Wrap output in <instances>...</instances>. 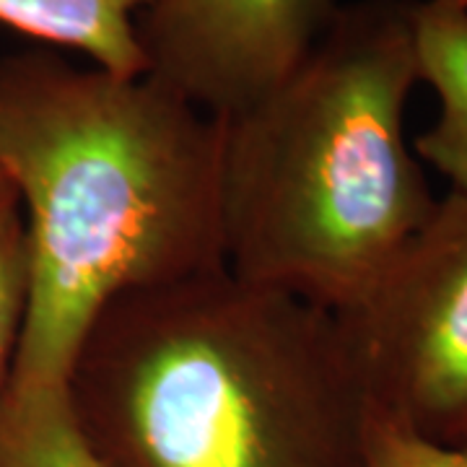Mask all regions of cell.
Listing matches in <instances>:
<instances>
[{
    "mask_svg": "<svg viewBox=\"0 0 467 467\" xmlns=\"http://www.w3.org/2000/svg\"><path fill=\"white\" fill-rule=\"evenodd\" d=\"M0 171L29 242L11 382L66 384L109 301L226 267L221 122L150 73L0 60Z\"/></svg>",
    "mask_w": 467,
    "mask_h": 467,
    "instance_id": "obj_1",
    "label": "cell"
},
{
    "mask_svg": "<svg viewBox=\"0 0 467 467\" xmlns=\"http://www.w3.org/2000/svg\"><path fill=\"white\" fill-rule=\"evenodd\" d=\"M66 392L101 467H361L337 315L226 267L109 301Z\"/></svg>",
    "mask_w": 467,
    "mask_h": 467,
    "instance_id": "obj_2",
    "label": "cell"
},
{
    "mask_svg": "<svg viewBox=\"0 0 467 467\" xmlns=\"http://www.w3.org/2000/svg\"><path fill=\"white\" fill-rule=\"evenodd\" d=\"M413 0L340 5L284 81L221 115L223 265L343 315L436 208L405 135Z\"/></svg>",
    "mask_w": 467,
    "mask_h": 467,
    "instance_id": "obj_3",
    "label": "cell"
},
{
    "mask_svg": "<svg viewBox=\"0 0 467 467\" xmlns=\"http://www.w3.org/2000/svg\"><path fill=\"white\" fill-rule=\"evenodd\" d=\"M337 319L368 402L467 450V195L439 198L382 281Z\"/></svg>",
    "mask_w": 467,
    "mask_h": 467,
    "instance_id": "obj_4",
    "label": "cell"
},
{
    "mask_svg": "<svg viewBox=\"0 0 467 467\" xmlns=\"http://www.w3.org/2000/svg\"><path fill=\"white\" fill-rule=\"evenodd\" d=\"M337 0H153L138 18L150 76L208 115H232L294 70Z\"/></svg>",
    "mask_w": 467,
    "mask_h": 467,
    "instance_id": "obj_5",
    "label": "cell"
},
{
    "mask_svg": "<svg viewBox=\"0 0 467 467\" xmlns=\"http://www.w3.org/2000/svg\"><path fill=\"white\" fill-rule=\"evenodd\" d=\"M413 42L418 81L439 99V115L413 140V150L450 182V192L467 195V8L413 0Z\"/></svg>",
    "mask_w": 467,
    "mask_h": 467,
    "instance_id": "obj_6",
    "label": "cell"
},
{
    "mask_svg": "<svg viewBox=\"0 0 467 467\" xmlns=\"http://www.w3.org/2000/svg\"><path fill=\"white\" fill-rule=\"evenodd\" d=\"M153 0H0V24L57 47L81 52L91 66L143 76L138 18Z\"/></svg>",
    "mask_w": 467,
    "mask_h": 467,
    "instance_id": "obj_7",
    "label": "cell"
},
{
    "mask_svg": "<svg viewBox=\"0 0 467 467\" xmlns=\"http://www.w3.org/2000/svg\"><path fill=\"white\" fill-rule=\"evenodd\" d=\"M0 467H101L66 384H8L0 402Z\"/></svg>",
    "mask_w": 467,
    "mask_h": 467,
    "instance_id": "obj_8",
    "label": "cell"
},
{
    "mask_svg": "<svg viewBox=\"0 0 467 467\" xmlns=\"http://www.w3.org/2000/svg\"><path fill=\"white\" fill-rule=\"evenodd\" d=\"M29 299V242L21 208L0 211V402L14 377Z\"/></svg>",
    "mask_w": 467,
    "mask_h": 467,
    "instance_id": "obj_9",
    "label": "cell"
},
{
    "mask_svg": "<svg viewBox=\"0 0 467 467\" xmlns=\"http://www.w3.org/2000/svg\"><path fill=\"white\" fill-rule=\"evenodd\" d=\"M361 467H467V450L431 441L368 402Z\"/></svg>",
    "mask_w": 467,
    "mask_h": 467,
    "instance_id": "obj_10",
    "label": "cell"
},
{
    "mask_svg": "<svg viewBox=\"0 0 467 467\" xmlns=\"http://www.w3.org/2000/svg\"><path fill=\"white\" fill-rule=\"evenodd\" d=\"M11 205H18L16 190H14V184L8 182V177L0 171V211L3 208H11Z\"/></svg>",
    "mask_w": 467,
    "mask_h": 467,
    "instance_id": "obj_11",
    "label": "cell"
},
{
    "mask_svg": "<svg viewBox=\"0 0 467 467\" xmlns=\"http://www.w3.org/2000/svg\"><path fill=\"white\" fill-rule=\"evenodd\" d=\"M447 3H454V5H465L467 8V0H447Z\"/></svg>",
    "mask_w": 467,
    "mask_h": 467,
    "instance_id": "obj_12",
    "label": "cell"
}]
</instances>
